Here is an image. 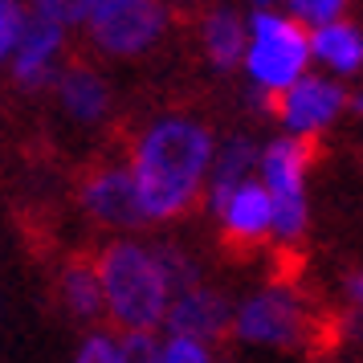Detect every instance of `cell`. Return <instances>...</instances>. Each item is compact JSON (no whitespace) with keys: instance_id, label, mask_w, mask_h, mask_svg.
Returning <instances> with one entry per match:
<instances>
[{"instance_id":"cell-1","label":"cell","mask_w":363,"mask_h":363,"mask_svg":"<svg viewBox=\"0 0 363 363\" xmlns=\"http://www.w3.org/2000/svg\"><path fill=\"white\" fill-rule=\"evenodd\" d=\"M213 135L184 115L155 118L131 147V172L151 220H176L200 200V180L213 172Z\"/></svg>"},{"instance_id":"cell-2","label":"cell","mask_w":363,"mask_h":363,"mask_svg":"<svg viewBox=\"0 0 363 363\" xmlns=\"http://www.w3.org/2000/svg\"><path fill=\"white\" fill-rule=\"evenodd\" d=\"M99 274L106 290V311L123 330H151L167 318L172 290L151 249L135 241H111L99 249Z\"/></svg>"},{"instance_id":"cell-3","label":"cell","mask_w":363,"mask_h":363,"mask_svg":"<svg viewBox=\"0 0 363 363\" xmlns=\"http://www.w3.org/2000/svg\"><path fill=\"white\" fill-rule=\"evenodd\" d=\"M311 37L294 17H278L274 9H257L249 17V53L245 66L262 90H286L302 78L311 57Z\"/></svg>"},{"instance_id":"cell-4","label":"cell","mask_w":363,"mask_h":363,"mask_svg":"<svg viewBox=\"0 0 363 363\" xmlns=\"http://www.w3.org/2000/svg\"><path fill=\"white\" fill-rule=\"evenodd\" d=\"M257 102L269 115H278L294 135H318L327 123L339 118V111L347 106V94H343V86L327 82V78H306L302 74L286 90H265Z\"/></svg>"},{"instance_id":"cell-5","label":"cell","mask_w":363,"mask_h":363,"mask_svg":"<svg viewBox=\"0 0 363 363\" xmlns=\"http://www.w3.org/2000/svg\"><path fill=\"white\" fill-rule=\"evenodd\" d=\"M82 204L86 213L102 220V225H115V229H139L147 216V204L139 196V184H135L131 167L118 164H94L90 172H82Z\"/></svg>"},{"instance_id":"cell-6","label":"cell","mask_w":363,"mask_h":363,"mask_svg":"<svg viewBox=\"0 0 363 363\" xmlns=\"http://www.w3.org/2000/svg\"><path fill=\"white\" fill-rule=\"evenodd\" d=\"M90 37L102 53H115V57H135V53L151 50L167 25V9L160 0H127L102 17H90Z\"/></svg>"},{"instance_id":"cell-7","label":"cell","mask_w":363,"mask_h":363,"mask_svg":"<svg viewBox=\"0 0 363 363\" xmlns=\"http://www.w3.org/2000/svg\"><path fill=\"white\" fill-rule=\"evenodd\" d=\"M274 233V196L265 184H241L220 213V241L229 253H253Z\"/></svg>"},{"instance_id":"cell-8","label":"cell","mask_w":363,"mask_h":363,"mask_svg":"<svg viewBox=\"0 0 363 363\" xmlns=\"http://www.w3.org/2000/svg\"><path fill=\"white\" fill-rule=\"evenodd\" d=\"M164 323H167V335H188V339L213 343V339H220V335L233 330L237 311L225 302V294H216L208 286H196V290H188V294L172 298Z\"/></svg>"},{"instance_id":"cell-9","label":"cell","mask_w":363,"mask_h":363,"mask_svg":"<svg viewBox=\"0 0 363 363\" xmlns=\"http://www.w3.org/2000/svg\"><path fill=\"white\" fill-rule=\"evenodd\" d=\"M318 135H286V139H274L262 155V176L269 196H306L302 192V180H306V167L318 160Z\"/></svg>"},{"instance_id":"cell-10","label":"cell","mask_w":363,"mask_h":363,"mask_svg":"<svg viewBox=\"0 0 363 363\" xmlns=\"http://www.w3.org/2000/svg\"><path fill=\"white\" fill-rule=\"evenodd\" d=\"M62 50V25L50 17H29L25 25V37H21L17 53H13V78L25 90H37V86L50 82V66H53V53Z\"/></svg>"},{"instance_id":"cell-11","label":"cell","mask_w":363,"mask_h":363,"mask_svg":"<svg viewBox=\"0 0 363 363\" xmlns=\"http://www.w3.org/2000/svg\"><path fill=\"white\" fill-rule=\"evenodd\" d=\"M57 294H62V306H66L69 318L78 323H90L99 318L102 306H106V290H102V274H99V253H78L69 257L62 278H57Z\"/></svg>"},{"instance_id":"cell-12","label":"cell","mask_w":363,"mask_h":363,"mask_svg":"<svg viewBox=\"0 0 363 363\" xmlns=\"http://www.w3.org/2000/svg\"><path fill=\"white\" fill-rule=\"evenodd\" d=\"M253 164H257V147H253V139H245V135H233L229 143L216 151L213 172H208V208L216 216L225 213V204L233 200V192L241 184H249Z\"/></svg>"},{"instance_id":"cell-13","label":"cell","mask_w":363,"mask_h":363,"mask_svg":"<svg viewBox=\"0 0 363 363\" xmlns=\"http://www.w3.org/2000/svg\"><path fill=\"white\" fill-rule=\"evenodd\" d=\"M57 94H62V106L69 111V118H78V123H99L106 115V106H111V86H106V78L94 66H86V62L66 66Z\"/></svg>"},{"instance_id":"cell-14","label":"cell","mask_w":363,"mask_h":363,"mask_svg":"<svg viewBox=\"0 0 363 363\" xmlns=\"http://www.w3.org/2000/svg\"><path fill=\"white\" fill-rule=\"evenodd\" d=\"M200 37H204V53H208V62H213V66H220V69H233L249 53V29H245V21L237 17V13H229V9H216V13H208V17H204Z\"/></svg>"},{"instance_id":"cell-15","label":"cell","mask_w":363,"mask_h":363,"mask_svg":"<svg viewBox=\"0 0 363 363\" xmlns=\"http://www.w3.org/2000/svg\"><path fill=\"white\" fill-rule=\"evenodd\" d=\"M311 50L318 62H327L339 74H355L363 66V33L355 25H347V21H330L323 29H314Z\"/></svg>"},{"instance_id":"cell-16","label":"cell","mask_w":363,"mask_h":363,"mask_svg":"<svg viewBox=\"0 0 363 363\" xmlns=\"http://www.w3.org/2000/svg\"><path fill=\"white\" fill-rule=\"evenodd\" d=\"M151 253H155V262H160V269H164V281H167V290H172V298H180V294H188V290L200 286V265L192 262L184 249L155 245Z\"/></svg>"},{"instance_id":"cell-17","label":"cell","mask_w":363,"mask_h":363,"mask_svg":"<svg viewBox=\"0 0 363 363\" xmlns=\"http://www.w3.org/2000/svg\"><path fill=\"white\" fill-rule=\"evenodd\" d=\"M25 25H29V13L21 9V0H0V62L17 53Z\"/></svg>"},{"instance_id":"cell-18","label":"cell","mask_w":363,"mask_h":363,"mask_svg":"<svg viewBox=\"0 0 363 363\" xmlns=\"http://www.w3.org/2000/svg\"><path fill=\"white\" fill-rule=\"evenodd\" d=\"M290 4V13H294V21H302V25H314V29H323V25H330V21L343 17L347 0H286Z\"/></svg>"},{"instance_id":"cell-19","label":"cell","mask_w":363,"mask_h":363,"mask_svg":"<svg viewBox=\"0 0 363 363\" xmlns=\"http://www.w3.org/2000/svg\"><path fill=\"white\" fill-rule=\"evenodd\" d=\"M164 363H213L204 339H188V335H167L164 343Z\"/></svg>"},{"instance_id":"cell-20","label":"cell","mask_w":363,"mask_h":363,"mask_svg":"<svg viewBox=\"0 0 363 363\" xmlns=\"http://www.w3.org/2000/svg\"><path fill=\"white\" fill-rule=\"evenodd\" d=\"M123 359L127 363H164V347L151 339V330H127L123 335Z\"/></svg>"},{"instance_id":"cell-21","label":"cell","mask_w":363,"mask_h":363,"mask_svg":"<svg viewBox=\"0 0 363 363\" xmlns=\"http://www.w3.org/2000/svg\"><path fill=\"white\" fill-rule=\"evenodd\" d=\"M74 363H127V359H123V343L118 339H111V335H90L78 347V359Z\"/></svg>"},{"instance_id":"cell-22","label":"cell","mask_w":363,"mask_h":363,"mask_svg":"<svg viewBox=\"0 0 363 363\" xmlns=\"http://www.w3.org/2000/svg\"><path fill=\"white\" fill-rule=\"evenodd\" d=\"M33 4L41 17L57 21V25H78V21H86V9H90V0H33Z\"/></svg>"},{"instance_id":"cell-23","label":"cell","mask_w":363,"mask_h":363,"mask_svg":"<svg viewBox=\"0 0 363 363\" xmlns=\"http://www.w3.org/2000/svg\"><path fill=\"white\" fill-rule=\"evenodd\" d=\"M347 298H351V302L363 311V269H355V274L347 278Z\"/></svg>"},{"instance_id":"cell-24","label":"cell","mask_w":363,"mask_h":363,"mask_svg":"<svg viewBox=\"0 0 363 363\" xmlns=\"http://www.w3.org/2000/svg\"><path fill=\"white\" fill-rule=\"evenodd\" d=\"M355 111H359V115H363V94H355Z\"/></svg>"},{"instance_id":"cell-25","label":"cell","mask_w":363,"mask_h":363,"mask_svg":"<svg viewBox=\"0 0 363 363\" xmlns=\"http://www.w3.org/2000/svg\"><path fill=\"white\" fill-rule=\"evenodd\" d=\"M253 4H257V9H269V4H274V0H253Z\"/></svg>"}]
</instances>
